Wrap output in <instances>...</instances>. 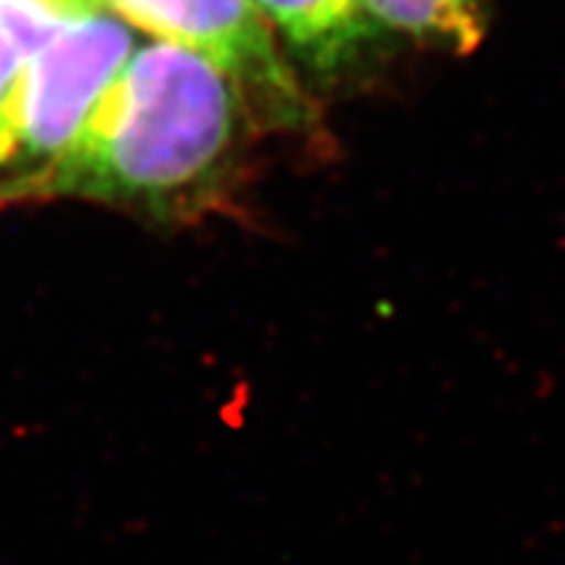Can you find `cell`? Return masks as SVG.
I'll list each match as a JSON object with an SVG mask.
<instances>
[{
  "label": "cell",
  "instance_id": "1",
  "mask_svg": "<svg viewBox=\"0 0 565 565\" xmlns=\"http://www.w3.org/2000/svg\"><path fill=\"white\" fill-rule=\"evenodd\" d=\"M249 110L215 63L171 42L141 45L34 202L79 196L158 217L186 215L210 194Z\"/></svg>",
  "mask_w": 565,
  "mask_h": 565
},
{
  "label": "cell",
  "instance_id": "2",
  "mask_svg": "<svg viewBox=\"0 0 565 565\" xmlns=\"http://www.w3.org/2000/svg\"><path fill=\"white\" fill-rule=\"evenodd\" d=\"M134 51L131 26L95 9L68 21L24 63L0 105V204L34 202Z\"/></svg>",
  "mask_w": 565,
  "mask_h": 565
},
{
  "label": "cell",
  "instance_id": "3",
  "mask_svg": "<svg viewBox=\"0 0 565 565\" xmlns=\"http://www.w3.org/2000/svg\"><path fill=\"white\" fill-rule=\"evenodd\" d=\"M129 26L215 63L273 126L312 124V103L254 0H97Z\"/></svg>",
  "mask_w": 565,
  "mask_h": 565
},
{
  "label": "cell",
  "instance_id": "4",
  "mask_svg": "<svg viewBox=\"0 0 565 565\" xmlns=\"http://www.w3.org/2000/svg\"><path fill=\"white\" fill-rule=\"evenodd\" d=\"M254 6L296 51L320 66H335L372 32L362 0H254Z\"/></svg>",
  "mask_w": 565,
  "mask_h": 565
},
{
  "label": "cell",
  "instance_id": "5",
  "mask_svg": "<svg viewBox=\"0 0 565 565\" xmlns=\"http://www.w3.org/2000/svg\"><path fill=\"white\" fill-rule=\"evenodd\" d=\"M487 0H362L370 26L466 53L482 42Z\"/></svg>",
  "mask_w": 565,
  "mask_h": 565
},
{
  "label": "cell",
  "instance_id": "6",
  "mask_svg": "<svg viewBox=\"0 0 565 565\" xmlns=\"http://www.w3.org/2000/svg\"><path fill=\"white\" fill-rule=\"evenodd\" d=\"M89 11L95 9H79L68 0H0V26L30 61L68 21Z\"/></svg>",
  "mask_w": 565,
  "mask_h": 565
},
{
  "label": "cell",
  "instance_id": "7",
  "mask_svg": "<svg viewBox=\"0 0 565 565\" xmlns=\"http://www.w3.org/2000/svg\"><path fill=\"white\" fill-rule=\"evenodd\" d=\"M24 63H26V55L21 53V47L9 38V32L0 26V105L6 103V97H9L13 84H17Z\"/></svg>",
  "mask_w": 565,
  "mask_h": 565
},
{
  "label": "cell",
  "instance_id": "8",
  "mask_svg": "<svg viewBox=\"0 0 565 565\" xmlns=\"http://www.w3.org/2000/svg\"><path fill=\"white\" fill-rule=\"evenodd\" d=\"M68 3L79 6V9H103V6L97 3V0H68Z\"/></svg>",
  "mask_w": 565,
  "mask_h": 565
}]
</instances>
